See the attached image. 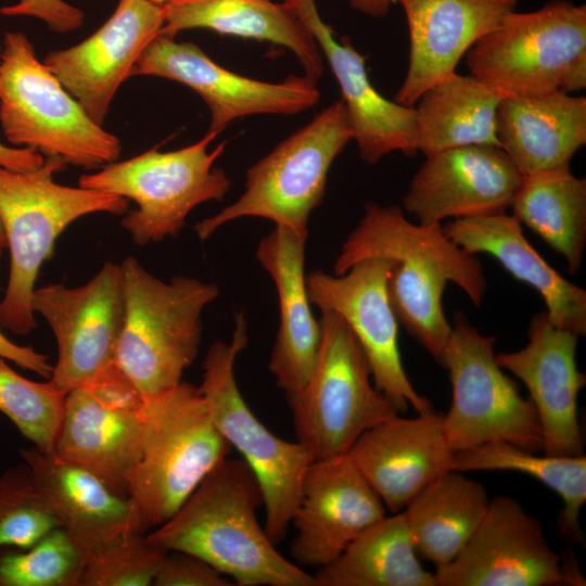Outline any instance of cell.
Listing matches in <instances>:
<instances>
[{
	"label": "cell",
	"instance_id": "1",
	"mask_svg": "<svg viewBox=\"0 0 586 586\" xmlns=\"http://www.w3.org/2000/svg\"><path fill=\"white\" fill-rule=\"evenodd\" d=\"M370 257L394 260L386 283L392 310L398 324L442 366L451 332L443 308L447 283L459 286L475 307L487 292L476 254L447 237L442 225L413 224L397 205L368 202L341 247L334 275Z\"/></svg>",
	"mask_w": 586,
	"mask_h": 586
},
{
	"label": "cell",
	"instance_id": "2",
	"mask_svg": "<svg viewBox=\"0 0 586 586\" xmlns=\"http://www.w3.org/2000/svg\"><path fill=\"white\" fill-rule=\"evenodd\" d=\"M260 485L241 459L226 457L179 509L146 534L165 550L198 556L239 586H318L284 558L260 526Z\"/></svg>",
	"mask_w": 586,
	"mask_h": 586
},
{
	"label": "cell",
	"instance_id": "3",
	"mask_svg": "<svg viewBox=\"0 0 586 586\" xmlns=\"http://www.w3.org/2000/svg\"><path fill=\"white\" fill-rule=\"evenodd\" d=\"M65 167L58 157H46L40 167L29 171L0 167V222L10 251L0 327L17 335H27L37 327L31 295L60 234L84 216L124 215L128 209L125 198L55 182L54 175Z\"/></svg>",
	"mask_w": 586,
	"mask_h": 586
},
{
	"label": "cell",
	"instance_id": "4",
	"mask_svg": "<svg viewBox=\"0 0 586 586\" xmlns=\"http://www.w3.org/2000/svg\"><path fill=\"white\" fill-rule=\"evenodd\" d=\"M124 323L116 365L144 397L170 390L198 356L202 313L219 296L214 283L187 276L165 282L135 257L120 264Z\"/></svg>",
	"mask_w": 586,
	"mask_h": 586
},
{
	"label": "cell",
	"instance_id": "5",
	"mask_svg": "<svg viewBox=\"0 0 586 586\" xmlns=\"http://www.w3.org/2000/svg\"><path fill=\"white\" fill-rule=\"evenodd\" d=\"M141 417L140 457L126 491L151 531L179 509L231 446L199 386L187 382L145 397Z\"/></svg>",
	"mask_w": 586,
	"mask_h": 586
},
{
	"label": "cell",
	"instance_id": "6",
	"mask_svg": "<svg viewBox=\"0 0 586 586\" xmlns=\"http://www.w3.org/2000/svg\"><path fill=\"white\" fill-rule=\"evenodd\" d=\"M0 127L10 145L86 170L117 161L122 152L118 137L89 117L20 30L1 40Z\"/></svg>",
	"mask_w": 586,
	"mask_h": 586
},
{
	"label": "cell",
	"instance_id": "7",
	"mask_svg": "<svg viewBox=\"0 0 586 586\" xmlns=\"http://www.w3.org/2000/svg\"><path fill=\"white\" fill-rule=\"evenodd\" d=\"M471 75L511 95L586 87V5L552 0L509 12L467 52Z\"/></svg>",
	"mask_w": 586,
	"mask_h": 586
},
{
	"label": "cell",
	"instance_id": "8",
	"mask_svg": "<svg viewBox=\"0 0 586 586\" xmlns=\"http://www.w3.org/2000/svg\"><path fill=\"white\" fill-rule=\"evenodd\" d=\"M321 343L315 369L300 390L285 393L296 440L314 460L346 455L373 425L400 413L379 391L367 357L333 311H321Z\"/></svg>",
	"mask_w": 586,
	"mask_h": 586
},
{
	"label": "cell",
	"instance_id": "9",
	"mask_svg": "<svg viewBox=\"0 0 586 586\" xmlns=\"http://www.w3.org/2000/svg\"><path fill=\"white\" fill-rule=\"evenodd\" d=\"M217 133L175 151L151 149L79 177L78 186L131 200L137 208L120 220L132 242L143 246L176 237L198 205L221 201L231 181L215 167L226 143L208 151Z\"/></svg>",
	"mask_w": 586,
	"mask_h": 586
},
{
	"label": "cell",
	"instance_id": "10",
	"mask_svg": "<svg viewBox=\"0 0 586 586\" xmlns=\"http://www.w3.org/2000/svg\"><path fill=\"white\" fill-rule=\"evenodd\" d=\"M247 340L244 313L239 311L230 343L215 342L208 348L199 390L208 402L217 430L256 476L264 497V528L277 545L291 525L314 457L298 441L289 442L270 432L244 400L234 365Z\"/></svg>",
	"mask_w": 586,
	"mask_h": 586
},
{
	"label": "cell",
	"instance_id": "11",
	"mask_svg": "<svg viewBox=\"0 0 586 586\" xmlns=\"http://www.w3.org/2000/svg\"><path fill=\"white\" fill-rule=\"evenodd\" d=\"M352 139L344 103L336 101L251 166L242 195L198 222V238L204 241L221 226L243 217L307 228L311 212L323 200L330 167Z\"/></svg>",
	"mask_w": 586,
	"mask_h": 586
},
{
	"label": "cell",
	"instance_id": "12",
	"mask_svg": "<svg viewBox=\"0 0 586 586\" xmlns=\"http://www.w3.org/2000/svg\"><path fill=\"white\" fill-rule=\"evenodd\" d=\"M496 337L482 334L462 313L454 316L442 367L448 370L451 402L442 415L453 453L508 442L538 453L543 435L536 410L506 374L495 354Z\"/></svg>",
	"mask_w": 586,
	"mask_h": 586
},
{
	"label": "cell",
	"instance_id": "13",
	"mask_svg": "<svg viewBox=\"0 0 586 586\" xmlns=\"http://www.w3.org/2000/svg\"><path fill=\"white\" fill-rule=\"evenodd\" d=\"M434 574L436 586L585 585L574 559L553 550L540 521L506 495L489 499L470 540Z\"/></svg>",
	"mask_w": 586,
	"mask_h": 586
},
{
	"label": "cell",
	"instance_id": "14",
	"mask_svg": "<svg viewBox=\"0 0 586 586\" xmlns=\"http://www.w3.org/2000/svg\"><path fill=\"white\" fill-rule=\"evenodd\" d=\"M31 308L54 334L58 360L50 380L61 390L87 385L116 365L124 323L120 265L106 262L79 286L35 288Z\"/></svg>",
	"mask_w": 586,
	"mask_h": 586
},
{
	"label": "cell",
	"instance_id": "15",
	"mask_svg": "<svg viewBox=\"0 0 586 586\" xmlns=\"http://www.w3.org/2000/svg\"><path fill=\"white\" fill-rule=\"evenodd\" d=\"M394 260L370 257L342 275L315 270L306 276L310 304L337 314L358 340L375 387L400 413L434 411L431 402L411 384L402 361L398 322L392 310L386 283Z\"/></svg>",
	"mask_w": 586,
	"mask_h": 586
},
{
	"label": "cell",
	"instance_id": "16",
	"mask_svg": "<svg viewBox=\"0 0 586 586\" xmlns=\"http://www.w3.org/2000/svg\"><path fill=\"white\" fill-rule=\"evenodd\" d=\"M155 76L177 81L196 92L211 113L208 131L219 133L237 118L254 114H296L314 106L317 82L289 76L266 82L230 72L193 42L156 36L135 63L130 76Z\"/></svg>",
	"mask_w": 586,
	"mask_h": 586
},
{
	"label": "cell",
	"instance_id": "17",
	"mask_svg": "<svg viewBox=\"0 0 586 586\" xmlns=\"http://www.w3.org/2000/svg\"><path fill=\"white\" fill-rule=\"evenodd\" d=\"M163 23L162 5L149 0H118L112 15L93 34L49 52L42 62L89 117L103 126L117 90Z\"/></svg>",
	"mask_w": 586,
	"mask_h": 586
},
{
	"label": "cell",
	"instance_id": "18",
	"mask_svg": "<svg viewBox=\"0 0 586 586\" xmlns=\"http://www.w3.org/2000/svg\"><path fill=\"white\" fill-rule=\"evenodd\" d=\"M386 515L381 498L346 455L314 460L291 525L297 565L321 568Z\"/></svg>",
	"mask_w": 586,
	"mask_h": 586
},
{
	"label": "cell",
	"instance_id": "19",
	"mask_svg": "<svg viewBox=\"0 0 586 586\" xmlns=\"http://www.w3.org/2000/svg\"><path fill=\"white\" fill-rule=\"evenodd\" d=\"M522 179L499 146L449 149L425 157L403 205L423 225L502 213L510 207Z\"/></svg>",
	"mask_w": 586,
	"mask_h": 586
},
{
	"label": "cell",
	"instance_id": "20",
	"mask_svg": "<svg viewBox=\"0 0 586 586\" xmlns=\"http://www.w3.org/2000/svg\"><path fill=\"white\" fill-rule=\"evenodd\" d=\"M524 347L496 354L499 366L526 386L540 423L543 453L584 455L577 397L586 374L576 366L578 335L556 327L545 311L535 314Z\"/></svg>",
	"mask_w": 586,
	"mask_h": 586
},
{
	"label": "cell",
	"instance_id": "21",
	"mask_svg": "<svg viewBox=\"0 0 586 586\" xmlns=\"http://www.w3.org/2000/svg\"><path fill=\"white\" fill-rule=\"evenodd\" d=\"M286 2L329 62L361 160L375 164L394 151L413 155L417 152L415 107L391 101L373 87L366 69V56L355 49L348 37H335L332 27L321 18L315 0Z\"/></svg>",
	"mask_w": 586,
	"mask_h": 586
},
{
	"label": "cell",
	"instance_id": "22",
	"mask_svg": "<svg viewBox=\"0 0 586 586\" xmlns=\"http://www.w3.org/2000/svg\"><path fill=\"white\" fill-rule=\"evenodd\" d=\"M442 415H395L365 431L347 453L391 513L450 470L453 458Z\"/></svg>",
	"mask_w": 586,
	"mask_h": 586
},
{
	"label": "cell",
	"instance_id": "23",
	"mask_svg": "<svg viewBox=\"0 0 586 586\" xmlns=\"http://www.w3.org/2000/svg\"><path fill=\"white\" fill-rule=\"evenodd\" d=\"M20 455L60 527L88 560L131 534L145 532L131 498L98 475L34 446Z\"/></svg>",
	"mask_w": 586,
	"mask_h": 586
},
{
	"label": "cell",
	"instance_id": "24",
	"mask_svg": "<svg viewBox=\"0 0 586 586\" xmlns=\"http://www.w3.org/2000/svg\"><path fill=\"white\" fill-rule=\"evenodd\" d=\"M519 0H395L409 33L406 76L394 101L413 106L432 85L518 5Z\"/></svg>",
	"mask_w": 586,
	"mask_h": 586
},
{
	"label": "cell",
	"instance_id": "25",
	"mask_svg": "<svg viewBox=\"0 0 586 586\" xmlns=\"http://www.w3.org/2000/svg\"><path fill=\"white\" fill-rule=\"evenodd\" d=\"M307 228H276L260 240L256 257L270 275L279 298L280 322L268 369L290 393L309 380L321 343V326L310 309L304 272Z\"/></svg>",
	"mask_w": 586,
	"mask_h": 586
},
{
	"label": "cell",
	"instance_id": "26",
	"mask_svg": "<svg viewBox=\"0 0 586 586\" xmlns=\"http://www.w3.org/2000/svg\"><path fill=\"white\" fill-rule=\"evenodd\" d=\"M141 408L87 386L73 388L66 394L52 453L127 494V480L141 450Z\"/></svg>",
	"mask_w": 586,
	"mask_h": 586
},
{
	"label": "cell",
	"instance_id": "27",
	"mask_svg": "<svg viewBox=\"0 0 586 586\" xmlns=\"http://www.w3.org/2000/svg\"><path fill=\"white\" fill-rule=\"evenodd\" d=\"M442 227L462 249L493 256L514 279L536 290L556 327L586 335V291L544 259L513 215L502 212L458 218Z\"/></svg>",
	"mask_w": 586,
	"mask_h": 586
},
{
	"label": "cell",
	"instance_id": "28",
	"mask_svg": "<svg viewBox=\"0 0 586 586\" xmlns=\"http://www.w3.org/2000/svg\"><path fill=\"white\" fill-rule=\"evenodd\" d=\"M496 133L523 176L568 166L586 143V99L561 91L506 94L497 109Z\"/></svg>",
	"mask_w": 586,
	"mask_h": 586
},
{
	"label": "cell",
	"instance_id": "29",
	"mask_svg": "<svg viewBox=\"0 0 586 586\" xmlns=\"http://www.w3.org/2000/svg\"><path fill=\"white\" fill-rule=\"evenodd\" d=\"M158 35L175 37L203 28L222 35L269 41L291 50L305 75L316 82L323 72L322 53L290 4L272 0H167Z\"/></svg>",
	"mask_w": 586,
	"mask_h": 586
},
{
	"label": "cell",
	"instance_id": "30",
	"mask_svg": "<svg viewBox=\"0 0 586 586\" xmlns=\"http://www.w3.org/2000/svg\"><path fill=\"white\" fill-rule=\"evenodd\" d=\"M505 95L472 75L454 72L440 79L413 105L417 151L426 157L467 145L499 146L496 114Z\"/></svg>",
	"mask_w": 586,
	"mask_h": 586
},
{
	"label": "cell",
	"instance_id": "31",
	"mask_svg": "<svg viewBox=\"0 0 586 586\" xmlns=\"http://www.w3.org/2000/svg\"><path fill=\"white\" fill-rule=\"evenodd\" d=\"M486 488L449 470L425 486L403 510L418 556L442 568L453 561L483 520Z\"/></svg>",
	"mask_w": 586,
	"mask_h": 586
},
{
	"label": "cell",
	"instance_id": "32",
	"mask_svg": "<svg viewBox=\"0 0 586 586\" xmlns=\"http://www.w3.org/2000/svg\"><path fill=\"white\" fill-rule=\"evenodd\" d=\"M318 586H436L415 549L403 511L385 515L314 574Z\"/></svg>",
	"mask_w": 586,
	"mask_h": 586
},
{
	"label": "cell",
	"instance_id": "33",
	"mask_svg": "<svg viewBox=\"0 0 586 586\" xmlns=\"http://www.w3.org/2000/svg\"><path fill=\"white\" fill-rule=\"evenodd\" d=\"M520 224L532 229L566 263L571 273L583 264L586 245V179L570 165L523 176L510 205Z\"/></svg>",
	"mask_w": 586,
	"mask_h": 586
},
{
	"label": "cell",
	"instance_id": "34",
	"mask_svg": "<svg viewBox=\"0 0 586 586\" xmlns=\"http://www.w3.org/2000/svg\"><path fill=\"white\" fill-rule=\"evenodd\" d=\"M450 470L514 471L533 476L557 493L563 504L558 519L561 534L584 545L579 524L586 502V457L537 455L508 442H491L453 454Z\"/></svg>",
	"mask_w": 586,
	"mask_h": 586
},
{
	"label": "cell",
	"instance_id": "35",
	"mask_svg": "<svg viewBox=\"0 0 586 586\" xmlns=\"http://www.w3.org/2000/svg\"><path fill=\"white\" fill-rule=\"evenodd\" d=\"M5 360L0 356V411L34 447L52 453L67 392L50 379H26Z\"/></svg>",
	"mask_w": 586,
	"mask_h": 586
},
{
	"label": "cell",
	"instance_id": "36",
	"mask_svg": "<svg viewBox=\"0 0 586 586\" xmlns=\"http://www.w3.org/2000/svg\"><path fill=\"white\" fill-rule=\"evenodd\" d=\"M88 558L62 527L27 549L0 551V586H81Z\"/></svg>",
	"mask_w": 586,
	"mask_h": 586
},
{
	"label": "cell",
	"instance_id": "37",
	"mask_svg": "<svg viewBox=\"0 0 586 586\" xmlns=\"http://www.w3.org/2000/svg\"><path fill=\"white\" fill-rule=\"evenodd\" d=\"M55 527L59 521L27 464L7 469L0 475V551L27 549Z\"/></svg>",
	"mask_w": 586,
	"mask_h": 586
},
{
	"label": "cell",
	"instance_id": "38",
	"mask_svg": "<svg viewBox=\"0 0 586 586\" xmlns=\"http://www.w3.org/2000/svg\"><path fill=\"white\" fill-rule=\"evenodd\" d=\"M166 551L143 533L131 534L87 561L81 586L152 585Z\"/></svg>",
	"mask_w": 586,
	"mask_h": 586
},
{
	"label": "cell",
	"instance_id": "39",
	"mask_svg": "<svg viewBox=\"0 0 586 586\" xmlns=\"http://www.w3.org/2000/svg\"><path fill=\"white\" fill-rule=\"evenodd\" d=\"M152 585L232 586L234 584L202 558L180 550H168Z\"/></svg>",
	"mask_w": 586,
	"mask_h": 586
},
{
	"label": "cell",
	"instance_id": "40",
	"mask_svg": "<svg viewBox=\"0 0 586 586\" xmlns=\"http://www.w3.org/2000/svg\"><path fill=\"white\" fill-rule=\"evenodd\" d=\"M0 14L39 20L50 30L59 34L77 30L85 22L84 11L64 0H18L14 4L2 7Z\"/></svg>",
	"mask_w": 586,
	"mask_h": 586
},
{
	"label": "cell",
	"instance_id": "41",
	"mask_svg": "<svg viewBox=\"0 0 586 586\" xmlns=\"http://www.w3.org/2000/svg\"><path fill=\"white\" fill-rule=\"evenodd\" d=\"M0 356L42 378L50 379L52 374L53 366L49 362V356L35 351L33 347L22 346L12 342L1 331Z\"/></svg>",
	"mask_w": 586,
	"mask_h": 586
},
{
	"label": "cell",
	"instance_id": "42",
	"mask_svg": "<svg viewBox=\"0 0 586 586\" xmlns=\"http://www.w3.org/2000/svg\"><path fill=\"white\" fill-rule=\"evenodd\" d=\"M44 160L43 155L33 149L17 148L0 142V167L16 171H29L40 167Z\"/></svg>",
	"mask_w": 586,
	"mask_h": 586
},
{
	"label": "cell",
	"instance_id": "43",
	"mask_svg": "<svg viewBox=\"0 0 586 586\" xmlns=\"http://www.w3.org/2000/svg\"><path fill=\"white\" fill-rule=\"evenodd\" d=\"M351 8L371 17H381L388 13L395 0H347Z\"/></svg>",
	"mask_w": 586,
	"mask_h": 586
},
{
	"label": "cell",
	"instance_id": "44",
	"mask_svg": "<svg viewBox=\"0 0 586 586\" xmlns=\"http://www.w3.org/2000/svg\"><path fill=\"white\" fill-rule=\"evenodd\" d=\"M5 247H7L5 234H4L2 225L0 222V252H2V250Z\"/></svg>",
	"mask_w": 586,
	"mask_h": 586
},
{
	"label": "cell",
	"instance_id": "45",
	"mask_svg": "<svg viewBox=\"0 0 586 586\" xmlns=\"http://www.w3.org/2000/svg\"><path fill=\"white\" fill-rule=\"evenodd\" d=\"M149 1L162 5V4H164L167 0H149Z\"/></svg>",
	"mask_w": 586,
	"mask_h": 586
},
{
	"label": "cell",
	"instance_id": "46",
	"mask_svg": "<svg viewBox=\"0 0 586 586\" xmlns=\"http://www.w3.org/2000/svg\"><path fill=\"white\" fill-rule=\"evenodd\" d=\"M284 1H290V0H284Z\"/></svg>",
	"mask_w": 586,
	"mask_h": 586
}]
</instances>
